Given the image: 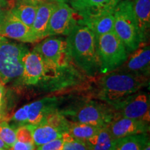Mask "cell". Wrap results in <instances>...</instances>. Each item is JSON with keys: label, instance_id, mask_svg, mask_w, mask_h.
<instances>
[{"label": "cell", "instance_id": "obj_22", "mask_svg": "<svg viewBox=\"0 0 150 150\" xmlns=\"http://www.w3.org/2000/svg\"><path fill=\"white\" fill-rule=\"evenodd\" d=\"M38 6L20 2L18 5L14 6L11 11L19 20L31 28L36 16Z\"/></svg>", "mask_w": 150, "mask_h": 150}, {"label": "cell", "instance_id": "obj_8", "mask_svg": "<svg viewBox=\"0 0 150 150\" xmlns=\"http://www.w3.org/2000/svg\"><path fill=\"white\" fill-rule=\"evenodd\" d=\"M149 95L138 91L121 100L108 104L115 112V117L142 120L149 122Z\"/></svg>", "mask_w": 150, "mask_h": 150}, {"label": "cell", "instance_id": "obj_38", "mask_svg": "<svg viewBox=\"0 0 150 150\" xmlns=\"http://www.w3.org/2000/svg\"><path fill=\"white\" fill-rule=\"evenodd\" d=\"M134 1V0H120V1Z\"/></svg>", "mask_w": 150, "mask_h": 150}, {"label": "cell", "instance_id": "obj_11", "mask_svg": "<svg viewBox=\"0 0 150 150\" xmlns=\"http://www.w3.org/2000/svg\"><path fill=\"white\" fill-rule=\"evenodd\" d=\"M0 35L22 42H38L31 28L28 27L8 10L0 23Z\"/></svg>", "mask_w": 150, "mask_h": 150}, {"label": "cell", "instance_id": "obj_39", "mask_svg": "<svg viewBox=\"0 0 150 150\" xmlns=\"http://www.w3.org/2000/svg\"><path fill=\"white\" fill-rule=\"evenodd\" d=\"M0 150H8V149H0Z\"/></svg>", "mask_w": 150, "mask_h": 150}, {"label": "cell", "instance_id": "obj_2", "mask_svg": "<svg viewBox=\"0 0 150 150\" xmlns=\"http://www.w3.org/2000/svg\"><path fill=\"white\" fill-rule=\"evenodd\" d=\"M148 82L149 77L142 75L112 71L99 80L97 97L106 104H112L140 91Z\"/></svg>", "mask_w": 150, "mask_h": 150}, {"label": "cell", "instance_id": "obj_30", "mask_svg": "<svg viewBox=\"0 0 150 150\" xmlns=\"http://www.w3.org/2000/svg\"><path fill=\"white\" fill-rule=\"evenodd\" d=\"M13 6H14L10 4L9 2L6 0H0V23H1V20H3L4 17L7 11L11 10Z\"/></svg>", "mask_w": 150, "mask_h": 150}, {"label": "cell", "instance_id": "obj_3", "mask_svg": "<svg viewBox=\"0 0 150 150\" xmlns=\"http://www.w3.org/2000/svg\"><path fill=\"white\" fill-rule=\"evenodd\" d=\"M113 14V32L123 43L128 53L135 51L144 40L135 18L132 1H120Z\"/></svg>", "mask_w": 150, "mask_h": 150}, {"label": "cell", "instance_id": "obj_34", "mask_svg": "<svg viewBox=\"0 0 150 150\" xmlns=\"http://www.w3.org/2000/svg\"><path fill=\"white\" fill-rule=\"evenodd\" d=\"M8 146L6 145L4 142H3V140L0 138V149H8Z\"/></svg>", "mask_w": 150, "mask_h": 150}, {"label": "cell", "instance_id": "obj_33", "mask_svg": "<svg viewBox=\"0 0 150 150\" xmlns=\"http://www.w3.org/2000/svg\"><path fill=\"white\" fill-rule=\"evenodd\" d=\"M142 150H150V142L149 138H147L145 143H144L143 146H142Z\"/></svg>", "mask_w": 150, "mask_h": 150}, {"label": "cell", "instance_id": "obj_15", "mask_svg": "<svg viewBox=\"0 0 150 150\" xmlns=\"http://www.w3.org/2000/svg\"><path fill=\"white\" fill-rule=\"evenodd\" d=\"M59 99L55 97H45L28 104L27 125H38L49 114L57 110Z\"/></svg>", "mask_w": 150, "mask_h": 150}, {"label": "cell", "instance_id": "obj_25", "mask_svg": "<svg viewBox=\"0 0 150 150\" xmlns=\"http://www.w3.org/2000/svg\"><path fill=\"white\" fill-rule=\"evenodd\" d=\"M62 139L64 142L63 150H89L86 141L73 138L67 132L63 134Z\"/></svg>", "mask_w": 150, "mask_h": 150}, {"label": "cell", "instance_id": "obj_24", "mask_svg": "<svg viewBox=\"0 0 150 150\" xmlns=\"http://www.w3.org/2000/svg\"><path fill=\"white\" fill-rule=\"evenodd\" d=\"M0 138L9 147L17 141L16 130L6 121L0 122Z\"/></svg>", "mask_w": 150, "mask_h": 150}, {"label": "cell", "instance_id": "obj_16", "mask_svg": "<svg viewBox=\"0 0 150 150\" xmlns=\"http://www.w3.org/2000/svg\"><path fill=\"white\" fill-rule=\"evenodd\" d=\"M58 2L52 1L40 4L33 22L31 30L39 41L48 37V27L50 18Z\"/></svg>", "mask_w": 150, "mask_h": 150}, {"label": "cell", "instance_id": "obj_18", "mask_svg": "<svg viewBox=\"0 0 150 150\" xmlns=\"http://www.w3.org/2000/svg\"><path fill=\"white\" fill-rule=\"evenodd\" d=\"M28 125L32 132L33 142L37 147L52 140L61 138L63 134H64V132L60 130L59 129L46 123H40L35 125Z\"/></svg>", "mask_w": 150, "mask_h": 150}, {"label": "cell", "instance_id": "obj_17", "mask_svg": "<svg viewBox=\"0 0 150 150\" xmlns=\"http://www.w3.org/2000/svg\"><path fill=\"white\" fill-rule=\"evenodd\" d=\"M114 12L104 13L80 20L77 24L85 25L96 38L113 31Z\"/></svg>", "mask_w": 150, "mask_h": 150}, {"label": "cell", "instance_id": "obj_10", "mask_svg": "<svg viewBox=\"0 0 150 150\" xmlns=\"http://www.w3.org/2000/svg\"><path fill=\"white\" fill-rule=\"evenodd\" d=\"M77 24L74 10L66 2H58L52 13L48 27V36L67 35Z\"/></svg>", "mask_w": 150, "mask_h": 150}, {"label": "cell", "instance_id": "obj_20", "mask_svg": "<svg viewBox=\"0 0 150 150\" xmlns=\"http://www.w3.org/2000/svg\"><path fill=\"white\" fill-rule=\"evenodd\" d=\"M114 141L107 127H102L86 142L89 150H112Z\"/></svg>", "mask_w": 150, "mask_h": 150}, {"label": "cell", "instance_id": "obj_32", "mask_svg": "<svg viewBox=\"0 0 150 150\" xmlns=\"http://www.w3.org/2000/svg\"><path fill=\"white\" fill-rule=\"evenodd\" d=\"M4 95V83L1 80H0V105L2 104V100Z\"/></svg>", "mask_w": 150, "mask_h": 150}, {"label": "cell", "instance_id": "obj_7", "mask_svg": "<svg viewBox=\"0 0 150 150\" xmlns=\"http://www.w3.org/2000/svg\"><path fill=\"white\" fill-rule=\"evenodd\" d=\"M65 69H55L47 66L40 54L33 50L27 52L23 57V73L21 76L25 85L35 86L45 79H54Z\"/></svg>", "mask_w": 150, "mask_h": 150}, {"label": "cell", "instance_id": "obj_36", "mask_svg": "<svg viewBox=\"0 0 150 150\" xmlns=\"http://www.w3.org/2000/svg\"><path fill=\"white\" fill-rule=\"evenodd\" d=\"M1 105H0V121H1Z\"/></svg>", "mask_w": 150, "mask_h": 150}, {"label": "cell", "instance_id": "obj_6", "mask_svg": "<svg viewBox=\"0 0 150 150\" xmlns=\"http://www.w3.org/2000/svg\"><path fill=\"white\" fill-rule=\"evenodd\" d=\"M29 52L27 47L8 42L6 38L0 42V80L6 83L23 73V57Z\"/></svg>", "mask_w": 150, "mask_h": 150}, {"label": "cell", "instance_id": "obj_37", "mask_svg": "<svg viewBox=\"0 0 150 150\" xmlns=\"http://www.w3.org/2000/svg\"><path fill=\"white\" fill-rule=\"evenodd\" d=\"M63 1H64V2H69V1H71V0H63Z\"/></svg>", "mask_w": 150, "mask_h": 150}, {"label": "cell", "instance_id": "obj_13", "mask_svg": "<svg viewBox=\"0 0 150 150\" xmlns=\"http://www.w3.org/2000/svg\"><path fill=\"white\" fill-rule=\"evenodd\" d=\"M114 139L137 134H146L149 131V122L142 120L115 117L107 126Z\"/></svg>", "mask_w": 150, "mask_h": 150}, {"label": "cell", "instance_id": "obj_26", "mask_svg": "<svg viewBox=\"0 0 150 150\" xmlns=\"http://www.w3.org/2000/svg\"><path fill=\"white\" fill-rule=\"evenodd\" d=\"M16 139L18 141L26 142V143H34L32 132L28 125L18 127L16 130Z\"/></svg>", "mask_w": 150, "mask_h": 150}, {"label": "cell", "instance_id": "obj_29", "mask_svg": "<svg viewBox=\"0 0 150 150\" xmlns=\"http://www.w3.org/2000/svg\"><path fill=\"white\" fill-rule=\"evenodd\" d=\"M36 146L34 143H26L20 141H17L13 146H11L8 150H35Z\"/></svg>", "mask_w": 150, "mask_h": 150}, {"label": "cell", "instance_id": "obj_21", "mask_svg": "<svg viewBox=\"0 0 150 150\" xmlns=\"http://www.w3.org/2000/svg\"><path fill=\"white\" fill-rule=\"evenodd\" d=\"M147 134H137L115 139L112 150H142L147 138Z\"/></svg>", "mask_w": 150, "mask_h": 150}, {"label": "cell", "instance_id": "obj_35", "mask_svg": "<svg viewBox=\"0 0 150 150\" xmlns=\"http://www.w3.org/2000/svg\"><path fill=\"white\" fill-rule=\"evenodd\" d=\"M4 38H5V37H4V36H2V35H0V42H1Z\"/></svg>", "mask_w": 150, "mask_h": 150}, {"label": "cell", "instance_id": "obj_12", "mask_svg": "<svg viewBox=\"0 0 150 150\" xmlns=\"http://www.w3.org/2000/svg\"><path fill=\"white\" fill-rule=\"evenodd\" d=\"M120 0H71L69 1L77 18V23L80 20L89 17L112 13Z\"/></svg>", "mask_w": 150, "mask_h": 150}, {"label": "cell", "instance_id": "obj_1", "mask_svg": "<svg viewBox=\"0 0 150 150\" xmlns=\"http://www.w3.org/2000/svg\"><path fill=\"white\" fill-rule=\"evenodd\" d=\"M67 52L72 62L89 76L99 72L97 38L87 27L77 24L66 39Z\"/></svg>", "mask_w": 150, "mask_h": 150}, {"label": "cell", "instance_id": "obj_23", "mask_svg": "<svg viewBox=\"0 0 150 150\" xmlns=\"http://www.w3.org/2000/svg\"><path fill=\"white\" fill-rule=\"evenodd\" d=\"M102 127H99L88 124L72 122L68 129V133L73 138L86 141L88 138L94 136Z\"/></svg>", "mask_w": 150, "mask_h": 150}, {"label": "cell", "instance_id": "obj_9", "mask_svg": "<svg viewBox=\"0 0 150 150\" xmlns=\"http://www.w3.org/2000/svg\"><path fill=\"white\" fill-rule=\"evenodd\" d=\"M33 50L40 54L47 66L64 69L72 62L67 52L66 41L62 38H48L35 47Z\"/></svg>", "mask_w": 150, "mask_h": 150}, {"label": "cell", "instance_id": "obj_14", "mask_svg": "<svg viewBox=\"0 0 150 150\" xmlns=\"http://www.w3.org/2000/svg\"><path fill=\"white\" fill-rule=\"evenodd\" d=\"M150 65L149 46L142 43L127 58V61L116 71L133 73L149 77ZM115 71V70H114Z\"/></svg>", "mask_w": 150, "mask_h": 150}, {"label": "cell", "instance_id": "obj_4", "mask_svg": "<svg viewBox=\"0 0 150 150\" xmlns=\"http://www.w3.org/2000/svg\"><path fill=\"white\" fill-rule=\"evenodd\" d=\"M72 122L88 124L99 127H107L115 116L111 106L106 103L88 101L60 111Z\"/></svg>", "mask_w": 150, "mask_h": 150}, {"label": "cell", "instance_id": "obj_28", "mask_svg": "<svg viewBox=\"0 0 150 150\" xmlns=\"http://www.w3.org/2000/svg\"><path fill=\"white\" fill-rule=\"evenodd\" d=\"M63 140L61 138L52 140L45 144L38 146L35 150H63Z\"/></svg>", "mask_w": 150, "mask_h": 150}, {"label": "cell", "instance_id": "obj_27", "mask_svg": "<svg viewBox=\"0 0 150 150\" xmlns=\"http://www.w3.org/2000/svg\"><path fill=\"white\" fill-rule=\"evenodd\" d=\"M11 120L18 124L19 126L27 125L28 123V104L24 105L15 112Z\"/></svg>", "mask_w": 150, "mask_h": 150}, {"label": "cell", "instance_id": "obj_19", "mask_svg": "<svg viewBox=\"0 0 150 150\" xmlns=\"http://www.w3.org/2000/svg\"><path fill=\"white\" fill-rule=\"evenodd\" d=\"M132 8L140 32L145 41L150 25V0H134Z\"/></svg>", "mask_w": 150, "mask_h": 150}, {"label": "cell", "instance_id": "obj_5", "mask_svg": "<svg viewBox=\"0 0 150 150\" xmlns=\"http://www.w3.org/2000/svg\"><path fill=\"white\" fill-rule=\"evenodd\" d=\"M97 52L102 74L117 70L129 56L125 45L113 31L97 38Z\"/></svg>", "mask_w": 150, "mask_h": 150}, {"label": "cell", "instance_id": "obj_31", "mask_svg": "<svg viewBox=\"0 0 150 150\" xmlns=\"http://www.w3.org/2000/svg\"><path fill=\"white\" fill-rule=\"evenodd\" d=\"M52 1H56V2H64L63 0H22L21 2H24L30 4L39 6L42 4L47 2H52Z\"/></svg>", "mask_w": 150, "mask_h": 150}]
</instances>
